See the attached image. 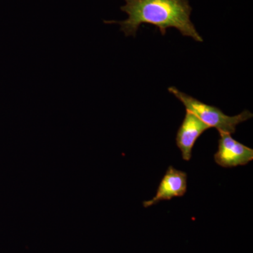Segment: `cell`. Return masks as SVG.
<instances>
[{"instance_id": "1", "label": "cell", "mask_w": 253, "mask_h": 253, "mask_svg": "<svg viewBox=\"0 0 253 253\" xmlns=\"http://www.w3.org/2000/svg\"><path fill=\"white\" fill-rule=\"evenodd\" d=\"M121 11L128 15L124 21H104L106 24H118L126 37H135L141 25L147 23L159 29L165 36L168 29L178 30L183 36L195 41H204L191 21L192 7L188 0H125Z\"/></svg>"}, {"instance_id": "3", "label": "cell", "mask_w": 253, "mask_h": 253, "mask_svg": "<svg viewBox=\"0 0 253 253\" xmlns=\"http://www.w3.org/2000/svg\"><path fill=\"white\" fill-rule=\"evenodd\" d=\"M218 149L214 159L221 167L230 168L246 166L253 160V150L231 137L230 134L219 132Z\"/></svg>"}, {"instance_id": "4", "label": "cell", "mask_w": 253, "mask_h": 253, "mask_svg": "<svg viewBox=\"0 0 253 253\" xmlns=\"http://www.w3.org/2000/svg\"><path fill=\"white\" fill-rule=\"evenodd\" d=\"M187 190V174L184 171L169 166L166 174L160 183L156 196L149 201L143 202L145 208L154 206L163 201H169L173 198L181 197Z\"/></svg>"}, {"instance_id": "2", "label": "cell", "mask_w": 253, "mask_h": 253, "mask_svg": "<svg viewBox=\"0 0 253 253\" xmlns=\"http://www.w3.org/2000/svg\"><path fill=\"white\" fill-rule=\"evenodd\" d=\"M168 91L182 103L186 111L193 113L210 127L216 128L219 132L234 134L238 125L251 119L253 116V113L247 110L236 116H226L219 108L205 104L179 91L175 86H169Z\"/></svg>"}, {"instance_id": "5", "label": "cell", "mask_w": 253, "mask_h": 253, "mask_svg": "<svg viewBox=\"0 0 253 253\" xmlns=\"http://www.w3.org/2000/svg\"><path fill=\"white\" fill-rule=\"evenodd\" d=\"M193 113L186 111L185 117L176 133V144L180 149L182 158L189 161L192 156V150L198 139L203 133L210 129Z\"/></svg>"}]
</instances>
